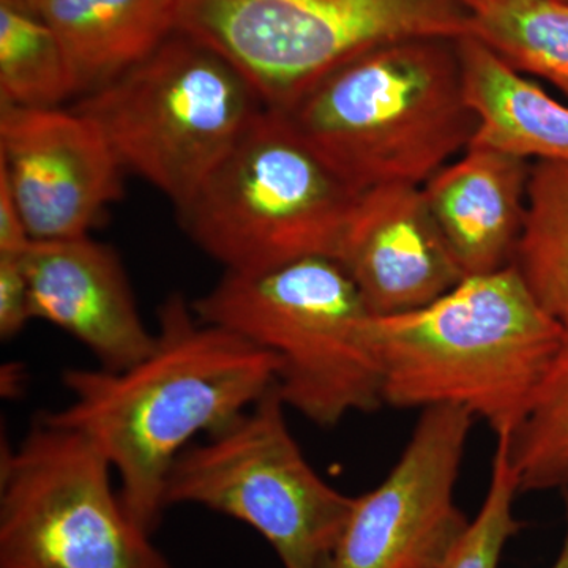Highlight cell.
I'll use <instances>...</instances> for the list:
<instances>
[{
  "label": "cell",
  "mask_w": 568,
  "mask_h": 568,
  "mask_svg": "<svg viewBox=\"0 0 568 568\" xmlns=\"http://www.w3.org/2000/svg\"><path fill=\"white\" fill-rule=\"evenodd\" d=\"M276 366L263 347L204 323L192 302L173 294L160 306L151 353L119 372L65 369L70 403L47 416L102 452L126 510L153 534L183 450L274 388Z\"/></svg>",
  "instance_id": "6da1fadb"
},
{
  "label": "cell",
  "mask_w": 568,
  "mask_h": 568,
  "mask_svg": "<svg viewBox=\"0 0 568 568\" xmlns=\"http://www.w3.org/2000/svg\"><path fill=\"white\" fill-rule=\"evenodd\" d=\"M384 405L465 407L496 437L511 436L567 334L514 264L466 276L433 304L373 316Z\"/></svg>",
  "instance_id": "7a4b0ae2"
},
{
  "label": "cell",
  "mask_w": 568,
  "mask_h": 568,
  "mask_svg": "<svg viewBox=\"0 0 568 568\" xmlns=\"http://www.w3.org/2000/svg\"><path fill=\"white\" fill-rule=\"evenodd\" d=\"M358 192L422 186L469 148L457 41H395L351 59L284 111Z\"/></svg>",
  "instance_id": "3957f363"
},
{
  "label": "cell",
  "mask_w": 568,
  "mask_h": 568,
  "mask_svg": "<svg viewBox=\"0 0 568 568\" xmlns=\"http://www.w3.org/2000/svg\"><path fill=\"white\" fill-rule=\"evenodd\" d=\"M204 323L227 328L276 358L287 409L321 428L384 405L372 313L335 257L313 256L254 274L224 272L192 302Z\"/></svg>",
  "instance_id": "277c9868"
},
{
  "label": "cell",
  "mask_w": 568,
  "mask_h": 568,
  "mask_svg": "<svg viewBox=\"0 0 568 568\" xmlns=\"http://www.w3.org/2000/svg\"><path fill=\"white\" fill-rule=\"evenodd\" d=\"M361 192L282 111L265 110L179 219L224 272L335 257Z\"/></svg>",
  "instance_id": "5b68a950"
},
{
  "label": "cell",
  "mask_w": 568,
  "mask_h": 568,
  "mask_svg": "<svg viewBox=\"0 0 568 568\" xmlns=\"http://www.w3.org/2000/svg\"><path fill=\"white\" fill-rule=\"evenodd\" d=\"M74 110L99 126L123 171L151 183L179 212L265 106L223 55L175 31Z\"/></svg>",
  "instance_id": "8992f818"
},
{
  "label": "cell",
  "mask_w": 568,
  "mask_h": 568,
  "mask_svg": "<svg viewBox=\"0 0 568 568\" xmlns=\"http://www.w3.org/2000/svg\"><path fill=\"white\" fill-rule=\"evenodd\" d=\"M178 31L223 55L282 112L373 48L473 36L465 0H179Z\"/></svg>",
  "instance_id": "52a82bcc"
},
{
  "label": "cell",
  "mask_w": 568,
  "mask_h": 568,
  "mask_svg": "<svg viewBox=\"0 0 568 568\" xmlns=\"http://www.w3.org/2000/svg\"><path fill=\"white\" fill-rule=\"evenodd\" d=\"M276 388L174 463L166 508L189 504L237 519L274 548L283 568H327L355 496L328 485L291 433Z\"/></svg>",
  "instance_id": "ba28073f"
},
{
  "label": "cell",
  "mask_w": 568,
  "mask_h": 568,
  "mask_svg": "<svg viewBox=\"0 0 568 568\" xmlns=\"http://www.w3.org/2000/svg\"><path fill=\"white\" fill-rule=\"evenodd\" d=\"M88 437L33 420L0 457V568H173Z\"/></svg>",
  "instance_id": "9c48e42d"
},
{
  "label": "cell",
  "mask_w": 568,
  "mask_h": 568,
  "mask_svg": "<svg viewBox=\"0 0 568 568\" xmlns=\"http://www.w3.org/2000/svg\"><path fill=\"white\" fill-rule=\"evenodd\" d=\"M474 418L458 406L422 410L387 477L355 496L327 568H443L470 523L455 488Z\"/></svg>",
  "instance_id": "30bf717a"
},
{
  "label": "cell",
  "mask_w": 568,
  "mask_h": 568,
  "mask_svg": "<svg viewBox=\"0 0 568 568\" xmlns=\"http://www.w3.org/2000/svg\"><path fill=\"white\" fill-rule=\"evenodd\" d=\"M123 173L99 126L74 108L0 106V179L32 241L89 235L121 200Z\"/></svg>",
  "instance_id": "8fae6325"
},
{
  "label": "cell",
  "mask_w": 568,
  "mask_h": 568,
  "mask_svg": "<svg viewBox=\"0 0 568 568\" xmlns=\"http://www.w3.org/2000/svg\"><path fill=\"white\" fill-rule=\"evenodd\" d=\"M336 261L373 316L424 308L466 278L417 185L362 193Z\"/></svg>",
  "instance_id": "7c38bea8"
},
{
  "label": "cell",
  "mask_w": 568,
  "mask_h": 568,
  "mask_svg": "<svg viewBox=\"0 0 568 568\" xmlns=\"http://www.w3.org/2000/svg\"><path fill=\"white\" fill-rule=\"evenodd\" d=\"M33 320L47 321L81 343L100 368L119 372L151 353L129 275L111 246L91 235L33 241L24 254Z\"/></svg>",
  "instance_id": "4fadbf2b"
},
{
  "label": "cell",
  "mask_w": 568,
  "mask_h": 568,
  "mask_svg": "<svg viewBox=\"0 0 568 568\" xmlns=\"http://www.w3.org/2000/svg\"><path fill=\"white\" fill-rule=\"evenodd\" d=\"M532 162L469 145L422 185L429 212L465 276L514 264Z\"/></svg>",
  "instance_id": "5bb4252c"
},
{
  "label": "cell",
  "mask_w": 568,
  "mask_h": 568,
  "mask_svg": "<svg viewBox=\"0 0 568 568\" xmlns=\"http://www.w3.org/2000/svg\"><path fill=\"white\" fill-rule=\"evenodd\" d=\"M69 59L78 97L111 84L178 31L179 0H26Z\"/></svg>",
  "instance_id": "9a60e30c"
},
{
  "label": "cell",
  "mask_w": 568,
  "mask_h": 568,
  "mask_svg": "<svg viewBox=\"0 0 568 568\" xmlns=\"http://www.w3.org/2000/svg\"><path fill=\"white\" fill-rule=\"evenodd\" d=\"M466 102L477 129L469 145L528 162H568V104L552 99L469 36L457 41Z\"/></svg>",
  "instance_id": "2e32d148"
},
{
  "label": "cell",
  "mask_w": 568,
  "mask_h": 568,
  "mask_svg": "<svg viewBox=\"0 0 568 568\" xmlns=\"http://www.w3.org/2000/svg\"><path fill=\"white\" fill-rule=\"evenodd\" d=\"M473 37L521 73L568 99V2L465 0Z\"/></svg>",
  "instance_id": "e0dca14e"
},
{
  "label": "cell",
  "mask_w": 568,
  "mask_h": 568,
  "mask_svg": "<svg viewBox=\"0 0 568 568\" xmlns=\"http://www.w3.org/2000/svg\"><path fill=\"white\" fill-rule=\"evenodd\" d=\"M514 265L568 338V162H534Z\"/></svg>",
  "instance_id": "ac0fdd59"
},
{
  "label": "cell",
  "mask_w": 568,
  "mask_h": 568,
  "mask_svg": "<svg viewBox=\"0 0 568 568\" xmlns=\"http://www.w3.org/2000/svg\"><path fill=\"white\" fill-rule=\"evenodd\" d=\"M78 97L54 31L26 0H0V106L61 108Z\"/></svg>",
  "instance_id": "d6986e66"
},
{
  "label": "cell",
  "mask_w": 568,
  "mask_h": 568,
  "mask_svg": "<svg viewBox=\"0 0 568 568\" xmlns=\"http://www.w3.org/2000/svg\"><path fill=\"white\" fill-rule=\"evenodd\" d=\"M519 493L568 485V338L541 381L525 420L508 436Z\"/></svg>",
  "instance_id": "ffe728a7"
},
{
  "label": "cell",
  "mask_w": 568,
  "mask_h": 568,
  "mask_svg": "<svg viewBox=\"0 0 568 568\" xmlns=\"http://www.w3.org/2000/svg\"><path fill=\"white\" fill-rule=\"evenodd\" d=\"M496 439L491 477L484 504L443 568H500L508 540L523 528L514 511L519 487L508 450V436Z\"/></svg>",
  "instance_id": "44dd1931"
},
{
  "label": "cell",
  "mask_w": 568,
  "mask_h": 568,
  "mask_svg": "<svg viewBox=\"0 0 568 568\" xmlns=\"http://www.w3.org/2000/svg\"><path fill=\"white\" fill-rule=\"evenodd\" d=\"M33 320L31 287L22 256H0V336L14 338Z\"/></svg>",
  "instance_id": "7402d4cb"
},
{
  "label": "cell",
  "mask_w": 568,
  "mask_h": 568,
  "mask_svg": "<svg viewBox=\"0 0 568 568\" xmlns=\"http://www.w3.org/2000/svg\"><path fill=\"white\" fill-rule=\"evenodd\" d=\"M32 242L13 194L0 179V256H22Z\"/></svg>",
  "instance_id": "603a6c76"
},
{
  "label": "cell",
  "mask_w": 568,
  "mask_h": 568,
  "mask_svg": "<svg viewBox=\"0 0 568 568\" xmlns=\"http://www.w3.org/2000/svg\"><path fill=\"white\" fill-rule=\"evenodd\" d=\"M551 568H568V525L566 538H564L562 548H560L558 559H556L555 566H552Z\"/></svg>",
  "instance_id": "cb8c5ba5"
},
{
  "label": "cell",
  "mask_w": 568,
  "mask_h": 568,
  "mask_svg": "<svg viewBox=\"0 0 568 568\" xmlns=\"http://www.w3.org/2000/svg\"><path fill=\"white\" fill-rule=\"evenodd\" d=\"M568 488V485H567ZM567 518H568V496H567Z\"/></svg>",
  "instance_id": "d4e9b609"
},
{
  "label": "cell",
  "mask_w": 568,
  "mask_h": 568,
  "mask_svg": "<svg viewBox=\"0 0 568 568\" xmlns=\"http://www.w3.org/2000/svg\"><path fill=\"white\" fill-rule=\"evenodd\" d=\"M562 2H568V0H562Z\"/></svg>",
  "instance_id": "484cf974"
}]
</instances>
